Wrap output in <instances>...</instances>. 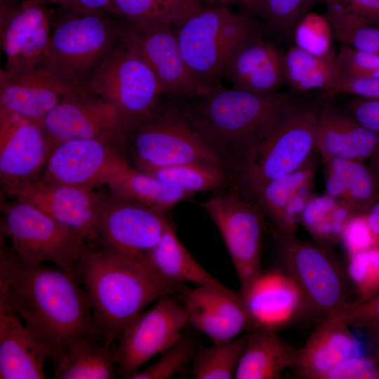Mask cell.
<instances>
[{
    "label": "cell",
    "instance_id": "cell-26",
    "mask_svg": "<svg viewBox=\"0 0 379 379\" xmlns=\"http://www.w3.org/2000/svg\"><path fill=\"white\" fill-rule=\"evenodd\" d=\"M316 150L321 161L334 158L366 161L379 152V134L359 123L347 111L321 105Z\"/></svg>",
    "mask_w": 379,
    "mask_h": 379
},
{
    "label": "cell",
    "instance_id": "cell-17",
    "mask_svg": "<svg viewBox=\"0 0 379 379\" xmlns=\"http://www.w3.org/2000/svg\"><path fill=\"white\" fill-rule=\"evenodd\" d=\"M126 158L124 138L68 140L50 153L41 178L53 183L93 190L106 185L115 168Z\"/></svg>",
    "mask_w": 379,
    "mask_h": 379
},
{
    "label": "cell",
    "instance_id": "cell-15",
    "mask_svg": "<svg viewBox=\"0 0 379 379\" xmlns=\"http://www.w3.org/2000/svg\"><path fill=\"white\" fill-rule=\"evenodd\" d=\"M87 88L63 99L41 122L49 154L60 143L98 138H125L135 122Z\"/></svg>",
    "mask_w": 379,
    "mask_h": 379
},
{
    "label": "cell",
    "instance_id": "cell-21",
    "mask_svg": "<svg viewBox=\"0 0 379 379\" xmlns=\"http://www.w3.org/2000/svg\"><path fill=\"white\" fill-rule=\"evenodd\" d=\"M243 300L251 331H278L306 314L303 296L284 271L261 272Z\"/></svg>",
    "mask_w": 379,
    "mask_h": 379
},
{
    "label": "cell",
    "instance_id": "cell-39",
    "mask_svg": "<svg viewBox=\"0 0 379 379\" xmlns=\"http://www.w3.org/2000/svg\"><path fill=\"white\" fill-rule=\"evenodd\" d=\"M292 35L294 46L307 53L319 56L335 54L333 29L325 15L309 12L297 23Z\"/></svg>",
    "mask_w": 379,
    "mask_h": 379
},
{
    "label": "cell",
    "instance_id": "cell-3",
    "mask_svg": "<svg viewBox=\"0 0 379 379\" xmlns=\"http://www.w3.org/2000/svg\"><path fill=\"white\" fill-rule=\"evenodd\" d=\"M185 108L234 172L244 157L298 101L291 93L257 94L220 84Z\"/></svg>",
    "mask_w": 379,
    "mask_h": 379
},
{
    "label": "cell",
    "instance_id": "cell-10",
    "mask_svg": "<svg viewBox=\"0 0 379 379\" xmlns=\"http://www.w3.org/2000/svg\"><path fill=\"white\" fill-rule=\"evenodd\" d=\"M84 86L134 121L155 111L164 94L149 67L120 41Z\"/></svg>",
    "mask_w": 379,
    "mask_h": 379
},
{
    "label": "cell",
    "instance_id": "cell-5",
    "mask_svg": "<svg viewBox=\"0 0 379 379\" xmlns=\"http://www.w3.org/2000/svg\"><path fill=\"white\" fill-rule=\"evenodd\" d=\"M135 167L142 171L182 164L227 163L205 138L185 109L161 106L134 122L124 138Z\"/></svg>",
    "mask_w": 379,
    "mask_h": 379
},
{
    "label": "cell",
    "instance_id": "cell-53",
    "mask_svg": "<svg viewBox=\"0 0 379 379\" xmlns=\"http://www.w3.org/2000/svg\"><path fill=\"white\" fill-rule=\"evenodd\" d=\"M368 165L379 178V152L368 160Z\"/></svg>",
    "mask_w": 379,
    "mask_h": 379
},
{
    "label": "cell",
    "instance_id": "cell-25",
    "mask_svg": "<svg viewBox=\"0 0 379 379\" xmlns=\"http://www.w3.org/2000/svg\"><path fill=\"white\" fill-rule=\"evenodd\" d=\"M49 348L0 300V378L44 379Z\"/></svg>",
    "mask_w": 379,
    "mask_h": 379
},
{
    "label": "cell",
    "instance_id": "cell-28",
    "mask_svg": "<svg viewBox=\"0 0 379 379\" xmlns=\"http://www.w3.org/2000/svg\"><path fill=\"white\" fill-rule=\"evenodd\" d=\"M322 163L325 194L352 214H366L379 196V178L368 164L340 158Z\"/></svg>",
    "mask_w": 379,
    "mask_h": 379
},
{
    "label": "cell",
    "instance_id": "cell-44",
    "mask_svg": "<svg viewBox=\"0 0 379 379\" xmlns=\"http://www.w3.org/2000/svg\"><path fill=\"white\" fill-rule=\"evenodd\" d=\"M329 21L350 20L379 27V0H323Z\"/></svg>",
    "mask_w": 379,
    "mask_h": 379
},
{
    "label": "cell",
    "instance_id": "cell-45",
    "mask_svg": "<svg viewBox=\"0 0 379 379\" xmlns=\"http://www.w3.org/2000/svg\"><path fill=\"white\" fill-rule=\"evenodd\" d=\"M337 56L343 77H379V55L343 45Z\"/></svg>",
    "mask_w": 379,
    "mask_h": 379
},
{
    "label": "cell",
    "instance_id": "cell-54",
    "mask_svg": "<svg viewBox=\"0 0 379 379\" xmlns=\"http://www.w3.org/2000/svg\"><path fill=\"white\" fill-rule=\"evenodd\" d=\"M208 1L210 2L217 1L222 4H227L230 3L238 2V3H241L244 4L248 8L252 5L254 0H208Z\"/></svg>",
    "mask_w": 379,
    "mask_h": 379
},
{
    "label": "cell",
    "instance_id": "cell-27",
    "mask_svg": "<svg viewBox=\"0 0 379 379\" xmlns=\"http://www.w3.org/2000/svg\"><path fill=\"white\" fill-rule=\"evenodd\" d=\"M347 325L324 318L298 349L294 368L304 378L324 379L347 359L357 355L358 343Z\"/></svg>",
    "mask_w": 379,
    "mask_h": 379
},
{
    "label": "cell",
    "instance_id": "cell-38",
    "mask_svg": "<svg viewBox=\"0 0 379 379\" xmlns=\"http://www.w3.org/2000/svg\"><path fill=\"white\" fill-rule=\"evenodd\" d=\"M319 0H254L247 9L259 17L265 27L283 36L292 35L297 23Z\"/></svg>",
    "mask_w": 379,
    "mask_h": 379
},
{
    "label": "cell",
    "instance_id": "cell-37",
    "mask_svg": "<svg viewBox=\"0 0 379 379\" xmlns=\"http://www.w3.org/2000/svg\"><path fill=\"white\" fill-rule=\"evenodd\" d=\"M247 335H239L210 347H199L192 359L196 379L234 378L246 344Z\"/></svg>",
    "mask_w": 379,
    "mask_h": 379
},
{
    "label": "cell",
    "instance_id": "cell-22",
    "mask_svg": "<svg viewBox=\"0 0 379 379\" xmlns=\"http://www.w3.org/2000/svg\"><path fill=\"white\" fill-rule=\"evenodd\" d=\"M189 322L214 343L227 341L251 331L241 293L230 294L208 286H186L180 293Z\"/></svg>",
    "mask_w": 379,
    "mask_h": 379
},
{
    "label": "cell",
    "instance_id": "cell-6",
    "mask_svg": "<svg viewBox=\"0 0 379 379\" xmlns=\"http://www.w3.org/2000/svg\"><path fill=\"white\" fill-rule=\"evenodd\" d=\"M320 107V104L298 100L252 149L235 172L242 192L253 199L265 184L305 163L316 150Z\"/></svg>",
    "mask_w": 379,
    "mask_h": 379
},
{
    "label": "cell",
    "instance_id": "cell-43",
    "mask_svg": "<svg viewBox=\"0 0 379 379\" xmlns=\"http://www.w3.org/2000/svg\"><path fill=\"white\" fill-rule=\"evenodd\" d=\"M325 318L365 331L379 326V293L364 300L347 301Z\"/></svg>",
    "mask_w": 379,
    "mask_h": 379
},
{
    "label": "cell",
    "instance_id": "cell-49",
    "mask_svg": "<svg viewBox=\"0 0 379 379\" xmlns=\"http://www.w3.org/2000/svg\"><path fill=\"white\" fill-rule=\"evenodd\" d=\"M347 111L363 126L379 134V100L356 97Z\"/></svg>",
    "mask_w": 379,
    "mask_h": 379
},
{
    "label": "cell",
    "instance_id": "cell-42",
    "mask_svg": "<svg viewBox=\"0 0 379 379\" xmlns=\"http://www.w3.org/2000/svg\"><path fill=\"white\" fill-rule=\"evenodd\" d=\"M329 22L334 37L343 45L359 51L379 55L378 27L349 20Z\"/></svg>",
    "mask_w": 379,
    "mask_h": 379
},
{
    "label": "cell",
    "instance_id": "cell-30",
    "mask_svg": "<svg viewBox=\"0 0 379 379\" xmlns=\"http://www.w3.org/2000/svg\"><path fill=\"white\" fill-rule=\"evenodd\" d=\"M106 185L117 197L164 213L192 195L133 167L127 158L115 168Z\"/></svg>",
    "mask_w": 379,
    "mask_h": 379
},
{
    "label": "cell",
    "instance_id": "cell-11",
    "mask_svg": "<svg viewBox=\"0 0 379 379\" xmlns=\"http://www.w3.org/2000/svg\"><path fill=\"white\" fill-rule=\"evenodd\" d=\"M201 206L225 241L243 298L262 272L264 214L256 203L239 190L218 194Z\"/></svg>",
    "mask_w": 379,
    "mask_h": 379
},
{
    "label": "cell",
    "instance_id": "cell-32",
    "mask_svg": "<svg viewBox=\"0 0 379 379\" xmlns=\"http://www.w3.org/2000/svg\"><path fill=\"white\" fill-rule=\"evenodd\" d=\"M298 349L277 331L258 329L247 334L236 379H279L285 370L294 367Z\"/></svg>",
    "mask_w": 379,
    "mask_h": 379
},
{
    "label": "cell",
    "instance_id": "cell-4",
    "mask_svg": "<svg viewBox=\"0 0 379 379\" xmlns=\"http://www.w3.org/2000/svg\"><path fill=\"white\" fill-rule=\"evenodd\" d=\"M173 27L189 69L208 91L220 85L219 79L235 51L259 32L249 15L223 6L202 5Z\"/></svg>",
    "mask_w": 379,
    "mask_h": 379
},
{
    "label": "cell",
    "instance_id": "cell-35",
    "mask_svg": "<svg viewBox=\"0 0 379 379\" xmlns=\"http://www.w3.org/2000/svg\"><path fill=\"white\" fill-rule=\"evenodd\" d=\"M353 215L326 194L312 195L302 213L300 223L315 244L332 251L340 242L345 225Z\"/></svg>",
    "mask_w": 379,
    "mask_h": 379
},
{
    "label": "cell",
    "instance_id": "cell-46",
    "mask_svg": "<svg viewBox=\"0 0 379 379\" xmlns=\"http://www.w3.org/2000/svg\"><path fill=\"white\" fill-rule=\"evenodd\" d=\"M324 379H379V350L371 355L357 354L347 359Z\"/></svg>",
    "mask_w": 379,
    "mask_h": 379
},
{
    "label": "cell",
    "instance_id": "cell-50",
    "mask_svg": "<svg viewBox=\"0 0 379 379\" xmlns=\"http://www.w3.org/2000/svg\"><path fill=\"white\" fill-rule=\"evenodd\" d=\"M81 12L107 11L111 0H45Z\"/></svg>",
    "mask_w": 379,
    "mask_h": 379
},
{
    "label": "cell",
    "instance_id": "cell-7",
    "mask_svg": "<svg viewBox=\"0 0 379 379\" xmlns=\"http://www.w3.org/2000/svg\"><path fill=\"white\" fill-rule=\"evenodd\" d=\"M1 206V237L9 239L8 248L18 259L33 265L54 264L77 279L88 246L81 234L27 201L13 199Z\"/></svg>",
    "mask_w": 379,
    "mask_h": 379
},
{
    "label": "cell",
    "instance_id": "cell-31",
    "mask_svg": "<svg viewBox=\"0 0 379 379\" xmlns=\"http://www.w3.org/2000/svg\"><path fill=\"white\" fill-rule=\"evenodd\" d=\"M147 265L165 281L179 284L213 287L230 294L237 292L226 286L208 273L190 254L179 239L170 222L160 241L151 253Z\"/></svg>",
    "mask_w": 379,
    "mask_h": 379
},
{
    "label": "cell",
    "instance_id": "cell-51",
    "mask_svg": "<svg viewBox=\"0 0 379 379\" xmlns=\"http://www.w3.org/2000/svg\"><path fill=\"white\" fill-rule=\"evenodd\" d=\"M369 227L374 237L375 246L379 247V196L366 213Z\"/></svg>",
    "mask_w": 379,
    "mask_h": 379
},
{
    "label": "cell",
    "instance_id": "cell-19",
    "mask_svg": "<svg viewBox=\"0 0 379 379\" xmlns=\"http://www.w3.org/2000/svg\"><path fill=\"white\" fill-rule=\"evenodd\" d=\"M48 157L41 123L0 107V177L3 191L41 178Z\"/></svg>",
    "mask_w": 379,
    "mask_h": 379
},
{
    "label": "cell",
    "instance_id": "cell-48",
    "mask_svg": "<svg viewBox=\"0 0 379 379\" xmlns=\"http://www.w3.org/2000/svg\"><path fill=\"white\" fill-rule=\"evenodd\" d=\"M338 93L379 100V77H343L324 96L331 97Z\"/></svg>",
    "mask_w": 379,
    "mask_h": 379
},
{
    "label": "cell",
    "instance_id": "cell-36",
    "mask_svg": "<svg viewBox=\"0 0 379 379\" xmlns=\"http://www.w3.org/2000/svg\"><path fill=\"white\" fill-rule=\"evenodd\" d=\"M193 194L223 187L230 180L225 166L194 161L143 171Z\"/></svg>",
    "mask_w": 379,
    "mask_h": 379
},
{
    "label": "cell",
    "instance_id": "cell-33",
    "mask_svg": "<svg viewBox=\"0 0 379 379\" xmlns=\"http://www.w3.org/2000/svg\"><path fill=\"white\" fill-rule=\"evenodd\" d=\"M286 81L300 92L321 90L328 93L343 77L337 54L319 56L295 46L284 53Z\"/></svg>",
    "mask_w": 379,
    "mask_h": 379
},
{
    "label": "cell",
    "instance_id": "cell-14",
    "mask_svg": "<svg viewBox=\"0 0 379 379\" xmlns=\"http://www.w3.org/2000/svg\"><path fill=\"white\" fill-rule=\"evenodd\" d=\"M45 0H0V42L3 69L18 72L48 58L55 11Z\"/></svg>",
    "mask_w": 379,
    "mask_h": 379
},
{
    "label": "cell",
    "instance_id": "cell-20",
    "mask_svg": "<svg viewBox=\"0 0 379 379\" xmlns=\"http://www.w3.org/2000/svg\"><path fill=\"white\" fill-rule=\"evenodd\" d=\"M4 192L27 201L81 234L88 245L102 246L96 227L98 192L50 182L41 178Z\"/></svg>",
    "mask_w": 379,
    "mask_h": 379
},
{
    "label": "cell",
    "instance_id": "cell-12",
    "mask_svg": "<svg viewBox=\"0 0 379 379\" xmlns=\"http://www.w3.org/2000/svg\"><path fill=\"white\" fill-rule=\"evenodd\" d=\"M170 222L164 213L121 199L110 191L98 193L96 227L102 246L118 254L147 265Z\"/></svg>",
    "mask_w": 379,
    "mask_h": 379
},
{
    "label": "cell",
    "instance_id": "cell-13",
    "mask_svg": "<svg viewBox=\"0 0 379 379\" xmlns=\"http://www.w3.org/2000/svg\"><path fill=\"white\" fill-rule=\"evenodd\" d=\"M174 294L161 297L126 326L115 345L119 375L130 379L182 336L189 318L182 300Z\"/></svg>",
    "mask_w": 379,
    "mask_h": 379
},
{
    "label": "cell",
    "instance_id": "cell-23",
    "mask_svg": "<svg viewBox=\"0 0 379 379\" xmlns=\"http://www.w3.org/2000/svg\"><path fill=\"white\" fill-rule=\"evenodd\" d=\"M318 164V157L313 153L300 168L270 181L254 196L253 201L272 222L274 231L295 234L312 195Z\"/></svg>",
    "mask_w": 379,
    "mask_h": 379
},
{
    "label": "cell",
    "instance_id": "cell-2",
    "mask_svg": "<svg viewBox=\"0 0 379 379\" xmlns=\"http://www.w3.org/2000/svg\"><path fill=\"white\" fill-rule=\"evenodd\" d=\"M77 279L89 297L105 343L115 345L126 326L161 297L187 286L168 282L149 266L104 246H88Z\"/></svg>",
    "mask_w": 379,
    "mask_h": 379
},
{
    "label": "cell",
    "instance_id": "cell-47",
    "mask_svg": "<svg viewBox=\"0 0 379 379\" xmlns=\"http://www.w3.org/2000/svg\"><path fill=\"white\" fill-rule=\"evenodd\" d=\"M347 257L376 246L366 214H354L344 228L341 241Z\"/></svg>",
    "mask_w": 379,
    "mask_h": 379
},
{
    "label": "cell",
    "instance_id": "cell-40",
    "mask_svg": "<svg viewBox=\"0 0 379 379\" xmlns=\"http://www.w3.org/2000/svg\"><path fill=\"white\" fill-rule=\"evenodd\" d=\"M199 346L194 339L182 336L161 354L150 366L137 371L130 379H167L182 371L192 361Z\"/></svg>",
    "mask_w": 379,
    "mask_h": 379
},
{
    "label": "cell",
    "instance_id": "cell-52",
    "mask_svg": "<svg viewBox=\"0 0 379 379\" xmlns=\"http://www.w3.org/2000/svg\"><path fill=\"white\" fill-rule=\"evenodd\" d=\"M372 343L379 350V326L366 330Z\"/></svg>",
    "mask_w": 379,
    "mask_h": 379
},
{
    "label": "cell",
    "instance_id": "cell-8",
    "mask_svg": "<svg viewBox=\"0 0 379 379\" xmlns=\"http://www.w3.org/2000/svg\"><path fill=\"white\" fill-rule=\"evenodd\" d=\"M59 8L54 13L48 60L85 86L88 77L119 42L121 22L113 20L107 11Z\"/></svg>",
    "mask_w": 379,
    "mask_h": 379
},
{
    "label": "cell",
    "instance_id": "cell-18",
    "mask_svg": "<svg viewBox=\"0 0 379 379\" xmlns=\"http://www.w3.org/2000/svg\"><path fill=\"white\" fill-rule=\"evenodd\" d=\"M85 89L48 59L22 71H0V107L41 123L63 99Z\"/></svg>",
    "mask_w": 379,
    "mask_h": 379
},
{
    "label": "cell",
    "instance_id": "cell-29",
    "mask_svg": "<svg viewBox=\"0 0 379 379\" xmlns=\"http://www.w3.org/2000/svg\"><path fill=\"white\" fill-rule=\"evenodd\" d=\"M51 360L56 379H113L118 375L116 346L98 338H75Z\"/></svg>",
    "mask_w": 379,
    "mask_h": 379
},
{
    "label": "cell",
    "instance_id": "cell-16",
    "mask_svg": "<svg viewBox=\"0 0 379 379\" xmlns=\"http://www.w3.org/2000/svg\"><path fill=\"white\" fill-rule=\"evenodd\" d=\"M119 41L149 67L164 94L199 98L210 91L189 69L171 25L136 27L121 21Z\"/></svg>",
    "mask_w": 379,
    "mask_h": 379
},
{
    "label": "cell",
    "instance_id": "cell-34",
    "mask_svg": "<svg viewBox=\"0 0 379 379\" xmlns=\"http://www.w3.org/2000/svg\"><path fill=\"white\" fill-rule=\"evenodd\" d=\"M201 6V0H111L107 12L132 27H173Z\"/></svg>",
    "mask_w": 379,
    "mask_h": 379
},
{
    "label": "cell",
    "instance_id": "cell-55",
    "mask_svg": "<svg viewBox=\"0 0 379 379\" xmlns=\"http://www.w3.org/2000/svg\"><path fill=\"white\" fill-rule=\"evenodd\" d=\"M201 1H208V0H201Z\"/></svg>",
    "mask_w": 379,
    "mask_h": 379
},
{
    "label": "cell",
    "instance_id": "cell-1",
    "mask_svg": "<svg viewBox=\"0 0 379 379\" xmlns=\"http://www.w3.org/2000/svg\"><path fill=\"white\" fill-rule=\"evenodd\" d=\"M0 300L49 348L51 359L75 338L103 340L88 293L80 282L58 267L21 261L2 238Z\"/></svg>",
    "mask_w": 379,
    "mask_h": 379
},
{
    "label": "cell",
    "instance_id": "cell-41",
    "mask_svg": "<svg viewBox=\"0 0 379 379\" xmlns=\"http://www.w3.org/2000/svg\"><path fill=\"white\" fill-rule=\"evenodd\" d=\"M347 258V273L358 294L357 300H364L378 293L379 247H373Z\"/></svg>",
    "mask_w": 379,
    "mask_h": 379
},
{
    "label": "cell",
    "instance_id": "cell-24",
    "mask_svg": "<svg viewBox=\"0 0 379 379\" xmlns=\"http://www.w3.org/2000/svg\"><path fill=\"white\" fill-rule=\"evenodd\" d=\"M222 76L232 88L257 94H272L286 81L284 53L260 32L247 39L233 54Z\"/></svg>",
    "mask_w": 379,
    "mask_h": 379
},
{
    "label": "cell",
    "instance_id": "cell-9",
    "mask_svg": "<svg viewBox=\"0 0 379 379\" xmlns=\"http://www.w3.org/2000/svg\"><path fill=\"white\" fill-rule=\"evenodd\" d=\"M274 233L283 268L299 288L306 314L324 319L347 302V270L332 251L295 234Z\"/></svg>",
    "mask_w": 379,
    "mask_h": 379
}]
</instances>
